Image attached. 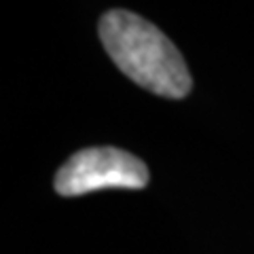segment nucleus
Here are the masks:
<instances>
[{
  "label": "nucleus",
  "instance_id": "obj_1",
  "mask_svg": "<svg viewBox=\"0 0 254 254\" xmlns=\"http://www.w3.org/2000/svg\"><path fill=\"white\" fill-rule=\"evenodd\" d=\"M104 49L140 87L163 98H185L190 91L189 68L174 43L140 15L115 9L100 19Z\"/></svg>",
  "mask_w": 254,
  "mask_h": 254
},
{
  "label": "nucleus",
  "instance_id": "obj_2",
  "mask_svg": "<svg viewBox=\"0 0 254 254\" xmlns=\"http://www.w3.org/2000/svg\"><path fill=\"white\" fill-rule=\"evenodd\" d=\"M146 185L148 170L144 161L113 146L78 150L55 174V190L62 197L102 189H144Z\"/></svg>",
  "mask_w": 254,
  "mask_h": 254
}]
</instances>
